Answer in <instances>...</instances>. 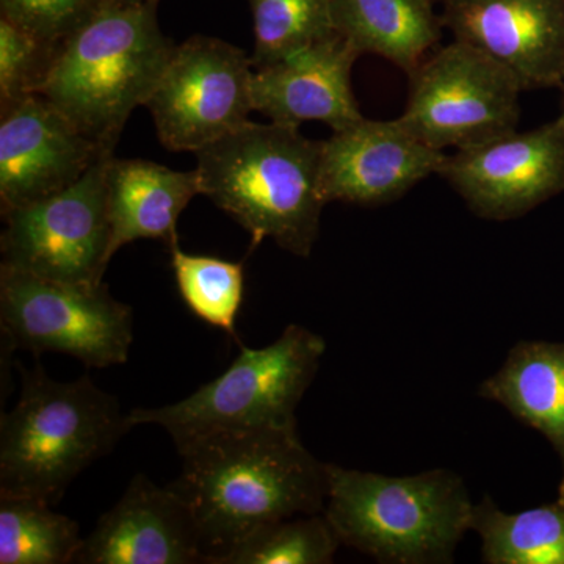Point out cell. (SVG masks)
<instances>
[{"mask_svg": "<svg viewBox=\"0 0 564 564\" xmlns=\"http://www.w3.org/2000/svg\"><path fill=\"white\" fill-rule=\"evenodd\" d=\"M252 68H263L336 32L333 0H250Z\"/></svg>", "mask_w": 564, "mask_h": 564, "instance_id": "obj_23", "label": "cell"}, {"mask_svg": "<svg viewBox=\"0 0 564 564\" xmlns=\"http://www.w3.org/2000/svg\"><path fill=\"white\" fill-rule=\"evenodd\" d=\"M434 0H333L334 29L359 54L378 55L410 74L441 46Z\"/></svg>", "mask_w": 564, "mask_h": 564, "instance_id": "obj_19", "label": "cell"}, {"mask_svg": "<svg viewBox=\"0 0 564 564\" xmlns=\"http://www.w3.org/2000/svg\"><path fill=\"white\" fill-rule=\"evenodd\" d=\"M74 563L198 564L206 555L187 503L139 474L84 538Z\"/></svg>", "mask_w": 564, "mask_h": 564, "instance_id": "obj_15", "label": "cell"}, {"mask_svg": "<svg viewBox=\"0 0 564 564\" xmlns=\"http://www.w3.org/2000/svg\"><path fill=\"white\" fill-rule=\"evenodd\" d=\"M172 269L182 302L199 321L237 340V315L245 295L242 262L191 254L180 245L170 248Z\"/></svg>", "mask_w": 564, "mask_h": 564, "instance_id": "obj_22", "label": "cell"}, {"mask_svg": "<svg viewBox=\"0 0 564 564\" xmlns=\"http://www.w3.org/2000/svg\"><path fill=\"white\" fill-rule=\"evenodd\" d=\"M325 513L340 543L386 564H447L473 524L474 503L451 469L410 477L328 464Z\"/></svg>", "mask_w": 564, "mask_h": 564, "instance_id": "obj_5", "label": "cell"}, {"mask_svg": "<svg viewBox=\"0 0 564 564\" xmlns=\"http://www.w3.org/2000/svg\"><path fill=\"white\" fill-rule=\"evenodd\" d=\"M358 51L334 33L328 39L254 69L252 107L278 124L300 128L303 122H325L333 132L361 121L352 93L351 73Z\"/></svg>", "mask_w": 564, "mask_h": 564, "instance_id": "obj_16", "label": "cell"}, {"mask_svg": "<svg viewBox=\"0 0 564 564\" xmlns=\"http://www.w3.org/2000/svg\"><path fill=\"white\" fill-rule=\"evenodd\" d=\"M133 426L90 375L55 381L21 366V395L0 421V497L55 505L85 469Z\"/></svg>", "mask_w": 564, "mask_h": 564, "instance_id": "obj_4", "label": "cell"}, {"mask_svg": "<svg viewBox=\"0 0 564 564\" xmlns=\"http://www.w3.org/2000/svg\"><path fill=\"white\" fill-rule=\"evenodd\" d=\"M0 325L22 350L61 352L88 369L128 362L133 313L106 282L69 284L0 265Z\"/></svg>", "mask_w": 564, "mask_h": 564, "instance_id": "obj_7", "label": "cell"}, {"mask_svg": "<svg viewBox=\"0 0 564 564\" xmlns=\"http://www.w3.org/2000/svg\"><path fill=\"white\" fill-rule=\"evenodd\" d=\"M107 210L110 252L140 239L180 245L177 220L196 195H202L196 170L176 172L161 163L118 159L107 163Z\"/></svg>", "mask_w": 564, "mask_h": 564, "instance_id": "obj_17", "label": "cell"}, {"mask_svg": "<svg viewBox=\"0 0 564 564\" xmlns=\"http://www.w3.org/2000/svg\"><path fill=\"white\" fill-rule=\"evenodd\" d=\"M441 21L514 74L524 91L564 82V0H441Z\"/></svg>", "mask_w": 564, "mask_h": 564, "instance_id": "obj_14", "label": "cell"}, {"mask_svg": "<svg viewBox=\"0 0 564 564\" xmlns=\"http://www.w3.org/2000/svg\"><path fill=\"white\" fill-rule=\"evenodd\" d=\"M111 154L43 96L22 99L0 121L2 214L65 191Z\"/></svg>", "mask_w": 564, "mask_h": 564, "instance_id": "obj_13", "label": "cell"}, {"mask_svg": "<svg viewBox=\"0 0 564 564\" xmlns=\"http://www.w3.org/2000/svg\"><path fill=\"white\" fill-rule=\"evenodd\" d=\"M101 0H0L2 18L57 50Z\"/></svg>", "mask_w": 564, "mask_h": 564, "instance_id": "obj_26", "label": "cell"}, {"mask_svg": "<svg viewBox=\"0 0 564 564\" xmlns=\"http://www.w3.org/2000/svg\"><path fill=\"white\" fill-rule=\"evenodd\" d=\"M25 497H0V564L76 562L84 538L68 516Z\"/></svg>", "mask_w": 564, "mask_h": 564, "instance_id": "obj_21", "label": "cell"}, {"mask_svg": "<svg viewBox=\"0 0 564 564\" xmlns=\"http://www.w3.org/2000/svg\"><path fill=\"white\" fill-rule=\"evenodd\" d=\"M251 55L210 36L176 44L147 106L163 147L198 152L242 128L252 107Z\"/></svg>", "mask_w": 564, "mask_h": 564, "instance_id": "obj_10", "label": "cell"}, {"mask_svg": "<svg viewBox=\"0 0 564 564\" xmlns=\"http://www.w3.org/2000/svg\"><path fill=\"white\" fill-rule=\"evenodd\" d=\"M177 452L181 473L169 486L195 519L207 564L263 525L325 511L328 464L304 447L299 426L214 433Z\"/></svg>", "mask_w": 564, "mask_h": 564, "instance_id": "obj_1", "label": "cell"}, {"mask_svg": "<svg viewBox=\"0 0 564 564\" xmlns=\"http://www.w3.org/2000/svg\"><path fill=\"white\" fill-rule=\"evenodd\" d=\"M402 120L436 150H464L518 131L521 84L484 51L452 41L408 74Z\"/></svg>", "mask_w": 564, "mask_h": 564, "instance_id": "obj_8", "label": "cell"}, {"mask_svg": "<svg viewBox=\"0 0 564 564\" xmlns=\"http://www.w3.org/2000/svg\"><path fill=\"white\" fill-rule=\"evenodd\" d=\"M478 395L502 404L519 422L543 434L562 462L558 497L564 502V344L522 340Z\"/></svg>", "mask_w": 564, "mask_h": 564, "instance_id": "obj_18", "label": "cell"}, {"mask_svg": "<svg viewBox=\"0 0 564 564\" xmlns=\"http://www.w3.org/2000/svg\"><path fill=\"white\" fill-rule=\"evenodd\" d=\"M447 152L430 147L402 118L366 117L323 140L322 191L326 203L386 206L437 176Z\"/></svg>", "mask_w": 564, "mask_h": 564, "instance_id": "obj_12", "label": "cell"}, {"mask_svg": "<svg viewBox=\"0 0 564 564\" xmlns=\"http://www.w3.org/2000/svg\"><path fill=\"white\" fill-rule=\"evenodd\" d=\"M470 530L486 564H564V502L505 513L489 496L474 503Z\"/></svg>", "mask_w": 564, "mask_h": 564, "instance_id": "obj_20", "label": "cell"}, {"mask_svg": "<svg viewBox=\"0 0 564 564\" xmlns=\"http://www.w3.org/2000/svg\"><path fill=\"white\" fill-rule=\"evenodd\" d=\"M560 93H562V99H560V113L564 115V82L562 87H560Z\"/></svg>", "mask_w": 564, "mask_h": 564, "instance_id": "obj_27", "label": "cell"}, {"mask_svg": "<svg viewBox=\"0 0 564 564\" xmlns=\"http://www.w3.org/2000/svg\"><path fill=\"white\" fill-rule=\"evenodd\" d=\"M126 2H137V0H126Z\"/></svg>", "mask_w": 564, "mask_h": 564, "instance_id": "obj_28", "label": "cell"}, {"mask_svg": "<svg viewBox=\"0 0 564 564\" xmlns=\"http://www.w3.org/2000/svg\"><path fill=\"white\" fill-rule=\"evenodd\" d=\"M54 47L47 46L31 32L0 17V102L9 109L39 95L52 58Z\"/></svg>", "mask_w": 564, "mask_h": 564, "instance_id": "obj_25", "label": "cell"}, {"mask_svg": "<svg viewBox=\"0 0 564 564\" xmlns=\"http://www.w3.org/2000/svg\"><path fill=\"white\" fill-rule=\"evenodd\" d=\"M323 141L300 128L248 121L195 152L202 195L250 232L310 258L321 234Z\"/></svg>", "mask_w": 564, "mask_h": 564, "instance_id": "obj_2", "label": "cell"}, {"mask_svg": "<svg viewBox=\"0 0 564 564\" xmlns=\"http://www.w3.org/2000/svg\"><path fill=\"white\" fill-rule=\"evenodd\" d=\"M437 176L478 218L525 217L564 192V115L530 131L456 150Z\"/></svg>", "mask_w": 564, "mask_h": 564, "instance_id": "obj_11", "label": "cell"}, {"mask_svg": "<svg viewBox=\"0 0 564 564\" xmlns=\"http://www.w3.org/2000/svg\"><path fill=\"white\" fill-rule=\"evenodd\" d=\"M326 343L322 336L289 325L273 344L248 348L231 366L180 402L135 408L132 426L159 425L174 445L231 430L296 429V410L321 369Z\"/></svg>", "mask_w": 564, "mask_h": 564, "instance_id": "obj_6", "label": "cell"}, {"mask_svg": "<svg viewBox=\"0 0 564 564\" xmlns=\"http://www.w3.org/2000/svg\"><path fill=\"white\" fill-rule=\"evenodd\" d=\"M111 155L65 191L3 212L0 265L69 284L104 282L113 258L106 184Z\"/></svg>", "mask_w": 564, "mask_h": 564, "instance_id": "obj_9", "label": "cell"}, {"mask_svg": "<svg viewBox=\"0 0 564 564\" xmlns=\"http://www.w3.org/2000/svg\"><path fill=\"white\" fill-rule=\"evenodd\" d=\"M340 545L325 513L293 516L256 530L221 564H328Z\"/></svg>", "mask_w": 564, "mask_h": 564, "instance_id": "obj_24", "label": "cell"}, {"mask_svg": "<svg viewBox=\"0 0 564 564\" xmlns=\"http://www.w3.org/2000/svg\"><path fill=\"white\" fill-rule=\"evenodd\" d=\"M174 50L159 25L158 0H101L58 44L39 95L115 152L126 122L147 106Z\"/></svg>", "mask_w": 564, "mask_h": 564, "instance_id": "obj_3", "label": "cell"}]
</instances>
